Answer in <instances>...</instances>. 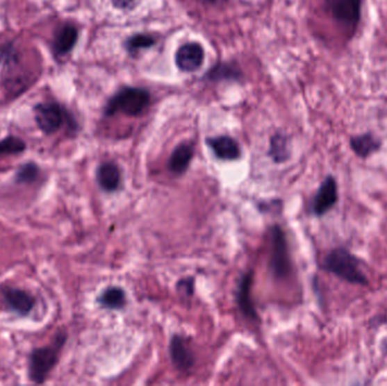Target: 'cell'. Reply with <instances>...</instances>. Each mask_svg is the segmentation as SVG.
<instances>
[{
    "label": "cell",
    "instance_id": "obj_9",
    "mask_svg": "<svg viewBox=\"0 0 387 386\" xmlns=\"http://www.w3.org/2000/svg\"><path fill=\"white\" fill-rule=\"evenodd\" d=\"M208 146L212 149L215 157L226 161H232L240 158V146L232 137L229 136H217L208 138Z\"/></svg>",
    "mask_w": 387,
    "mask_h": 386
},
{
    "label": "cell",
    "instance_id": "obj_10",
    "mask_svg": "<svg viewBox=\"0 0 387 386\" xmlns=\"http://www.w3.org/2000/svg\"><path fill=\"white\" fill-rule=\"evenodd\" d=\"M79 39V31L72 24H66L59 28L53 40V51L56 56H66L73 50Z\"/></svg>",
    "mask_w": 387,
    "mask_h": 386
},
{
    "label": "cell",
    "instance_id": "obj_17",
    "mask_svg": "<svg viewBox=\"0 0 387 386\" xmlns=\"http://www.w3.org/2000/svg\"><path fill=\"white\" fill-rule=\"evenodd\" d=\"M241 72L235 65L229 62H219L205 75L206 80L211 82H222V81H238Z\"/></svg>",
    "mask_w": 387,
    "mask_h": 386
},
{
    "label": "cell",
    "instance_id": "obj_14",
    "mask_svg": "<svg viewBox=\"0 0 387 386\" xmlns=\"http://www.w3.org/2000/svg\"><path fill=\"white\" fill-rule=\"evenodd\" d=\"M194 156V147L189 143H183L174 149L169 159V170L176 175H181L186 171L189 163Z\"/></svg>",
    "mask_w": 387,
    "mask_h": 386
},
{
    "label": "cell",
    "instance_id": "obj_6",
    "mask_svg": "<svg viewBox=\"0 0 387 386\" xmlns=\"http://www.w3.org/2000/svg\"><path fill=\"white\" fill-rule=\"evenodd\" d=\"M58 360V348L44 346L34 350L30 359V377L35 383H43Z\"/></svg>",
    "mask_w": 387,
    "mask_h": 386
},
{
    "label": "cell",
    "instance_id": "obj_24",
    "mask_svg": "<svg viewBox=\"0 0 387 386\" xmlns=\"http://www.w3.org/2000/svg\"><path fill=\"white\" fill-rule=\"evenodd\" d=\"M203 1H205V3H220V1H221V0H203Z\"/></svg>",
    "mask_w": 387,
    "mask_h": 386
},
{
    "label": "cell",
    "instance_id": "obj_5",
    "mask_svg": "<svg viewBox=\"0 0 387 386\" xmlns=\"http://www.w3.org/2000/svg\"><path fill=\"white\" fill-rule=\"evenodd\" d=\"M34 116L39 128L47 135L61 128L66 118V111L56 102H43L34 107Z\"/></svg>",
    "mask_w": 387,
    "mask_h": 386
},
{
    "label": "cell",
    "instance_id": "obj_22",
    "mask_svg": "<svg viewBox=\"0 0 387 386\" xmlns=\"http://www.w3.org/2000/svg\"><path fill=\"white\" fill-rule=\"evenodd\" d=\"M38 172H39V169L34 163H28L19 169V174H17V181L32 183L37 179Z\"/></svg>",
    "mask_w": 387,
    "mask_h": 386
},
{
    "label": "cell",
    "instance_id": "obj_15",
    "mask_svg": "<svg viewBox=\"0 0 387 386\" xmlns=\"http://www.w3.org/2000/svg\"><path fill=\"white\" fill-rule=\"evenodd\" d=\"M98 183L106 192H115L120 185V170L113 162H104L97 172Z\"/></svg>",
    "mask_w": 387,
    "mask_h": 386
},
{
    "label": "cell",
    "instance_id": "obj_1",
    "mask_svg": "<svg viewBox=\"0 0 387 386\" xmlns=\"http://www.w3.org/2000/svg\"><path fill=\"white\" fill-rule=\"evenodd\" d=\"M323 269L352 285H367L368 279L361 270V262L345 249L329 251L324 258Z\"/></svg>",
    "mask_w": 387,
    "mask_h": 386
},
{
    "label": "cell",
    "instance_id": "obj_11",
    "mask_svg": "<svg viewBox=\"0 0 387 386\" xmlns=\"http://www.w3.org/2000/svg\"><path fill=\"white\" fill-rule=\"evenodd\" d=\"M3 298L10 308L22 315L30 313L34 306V298L19 289H6L3 292Z\"/></svg>",
    "mask_w": 387,
    "mask_h": 386
},
{
    "label": "cell",
    "instance_id": "obj_4",
    "mask_svg": "<svg viewBox=\"0 0 387 386\" xmlns=\"http://www.w3.org/2000/svg\"><path fill=\"white\" fill-rule=\"evenodd\" d=\"M272 271L277 278H287L291 272V261L288 251L287 240L280 227L272 229Z\"/></svg>",
    "mask_w": 387,
    "mask_h": 386
},
{
    "label": "cell",
    "instance_id": "obj_12",
    "mask_svg": "<svg viewBox=\"0 0 387 386\" xmlns=\"http://www.w3.org/2000/svg\"><path fill=\"white\" fill-rule=\"evenodd\" d=\"M350 146L358 157L366 159L381 149V141L372 133H366L351 137Z\"/></svg>",
    "mask_w": 387,
    "mask_h": 386
},
{
    "label": "cell",
    "instance_id": "obj_7",
    "mask_svg": "<svg viewBox=\"0 0 387 386\" xmlns=\"http://www.w3.org/2000/svg\"><path fill=\"white\" fill-rule=\"evenodd\" d=\"M338 199V184L336 178L329 176L320 184L318 193L313 199L311 203L313 213L318 217H322L336 206Z\"/></svg>",
    "mask_w": 387,
    "mask_h": 386
},
{
    "label": "cell",
    "instance_id": "obj_2",
    "mask_svg": "<svg viewBox=\"0 0 387 386\" xmlns=\"http://www.w3.org/2000/svg\"><path fill=\"white\" fill-rule=\"evenodd\" d=\"M149 103L151 94L147 90L126 86L110 99L104 108V114L106 116L122 114L126 116L138 117L147 110Z\"/></svg>",
    "mask_w": 387,
    "mask_h": 386
},
{
    "label": "cell",
    "instance_id": "obj_16",
    "mask_svg": "<svg viewBox=\"0 0 387 386\" xmlns=\"http://www.w3.org/2000/svg\"><path fill=\"white\" fill-rule=\"evenodd\" d=\"M170 355L174 366H177L179 369H188L192 367L194 362L192 353L183 342V337H180L179 335H174L171 340Z\"/></svg>",
    "mask_w": 387,
    "mask_h": 386
},
{
    "label": "cell",
    "instance_id": "obj_18",
    "mask_svg": "<svg viewBox=\"0 0 387 386\" xmlns=\"http://www.w3.org/2000/svg\"><path fill=\"white\" fill-rule=\"evenodd\" d=\"M270 156L273 158L275 162H284L290 157L289 142L287 136L277 133L271 140Z\"/></svg>",
    "mask_w": 387,
    "mask_h": 386
},
{
    "label": "cell",
    "instance_id": "obj_23",
    "mask_svg": "<svg viewBox=\"0 0 387 386\" xmlns=\"http://www.w3.org/2000/svg\"><path fill=\"white\" fill-rule=\"evenodd\" d=\"M140 3V0H111L113 7L120 10H133Z\"/></svg>",
    "mask_w": 387,
    "mask_h": 386
},
{
    "label": "cell",
    "instance_id": "obj_8",
    "mask_svg": "<svg viewBox=\"0 0 387 386\" xmlns=\"http://www.w3.org/2000/svg\"><path fill=\"white\" fill-rule=\"evenodd\" d=\"M174 62L183 73H194L204 62V49L197 42L185 43L177 50Z\"/></svg>",
    "mask_w": 387,
    "mask_h": 386
},
{
    "label": "cell",
    "instance_id": "obj_13",
    "mask_svg": "<svg viewBox=\"0 0 387 386\" xmlns=\"http://www.w3.org/2000/svg\"><path fill=\"white\" fill-rule=\"evenodd\" d=\"M252 285H253V272L246 273L241 278L238 288V303L239 308L247 316L248 319H256V310L254 308L253 301H252Z\"/></svg>",
    "mask_w": 387,
    "mask_h": 386
},
{
    "label": "cell",
    "instance_id": "obj_19",
    "mask_svg": "<svg viewBox=\"0 0 387 386\" xmlns=\"http://www.w3.org/2000/svg\"><path fill=\"white\" fill-rule=\"evenodd\" d=\"M102 306L110 310H120L125 306L126 294L120 288H109L99 298Z\"/></svg>",
    "mask_w": 387,
    "mask_h": 386
},
{
    "label": "cell",
    "instance_id": "obj_3",
    "mask_svg": "<svg viewBox=\"0 0 387 386\" xmlns=\"http://www.w3.org/2000/svg\"><path fill=\"white\" fill-rule=\"evenodd\" d=\"M361 6L363 0H327V8L333 19L354 32L361 19Z\"/></svg>",
    "mask_w": 387,
    "mask_h": 386
},
{
    "label": "cell",
    "instance_id": "obj_21",
    "mask_svg": "<svg viewBox=\"0 0 387 386\" xmlns=\"http://www.w3.org/2000/svg\"><path fill=\"white\" fill-rule=\"evenodd\" d=\"M24 141L15 136H8L3 141H0V156L6 154H19L25 150Z\"/></svg>",
    "mask_w": 387,
    "mask_h": 386
},
{
    "label": "cell",
    "instance_id": "obj_20",
    "mask_svg": "<svg viewBox=\"0 0 387 386\" xmlns=\"http://www.w3.org/2000/svg\"><path fill=\"white\" fill-rule=\"evenodd\" d=\"M156 40L149 34L138 33L129 37L125 42V48L129 53H138L140 50L149 49L156 44Z\"/></svg>",
    "mask_w": 387,
    "mask_h": 386
}]
</instances>
